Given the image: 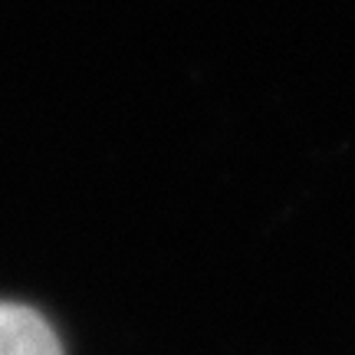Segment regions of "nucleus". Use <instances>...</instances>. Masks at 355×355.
Listing matches in <instances>:
<instances>
[{"label": "nucleus", "mask_w": 355, "mask_h": 355, "mask_svg": "<svg viewBox=\"0 0 355 355\" xmlns=\"http://www.w3.org/2000/svg\"><path fill=\"white\" fill-rule=\"evenodd\" d=\"M0 355H63V345L37 309L0 303Z\"/></svg>", "instance_id": "nucleus-1"}]
</instances>
